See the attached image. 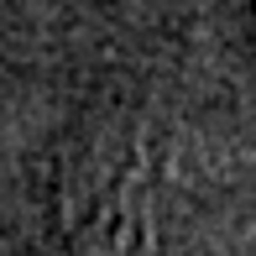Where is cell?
Here are the masks:
<instances>
[{
    "instance_id": "1",
    "label": "cell",
    "mask_w": 256,
    "mask_h": 256,
    "mask_svg": "<svg viewBox=\"0 0 256 256\" xmlns=\"http://www.w3.org/2000/svg\"><path fill=\"white\" fill-rule=\"evenodd\" d=\"M68 256H146L152 246V168L142 142L89 152L63 172Z\"/></svg>"
}]
</instances>
